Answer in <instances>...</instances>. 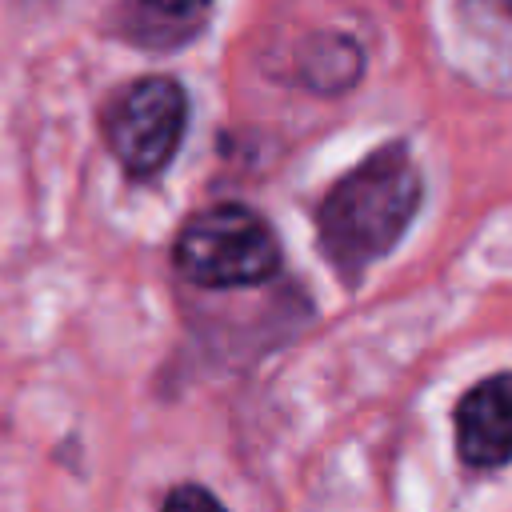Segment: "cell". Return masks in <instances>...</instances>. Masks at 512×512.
I'll use <instances>...</instances> for the list:
<instances>
[{"label":"cell","mask_w":512,"mask_h":512,"mask_svg":"<svg viewBox=\"0 0 512 512\" xmlns=\"http://www.w3.org/2000/svg\"><path fill=\"white\" fill-rule=\"evenodd\" d=\"M424 196L408 144L392 140L340 176L316 208V236L344 280H360L408 232Z\"/></svg>","instance_id":"obj_1"},{"label":"cell","mask_w":512,"mask_h":512,"mask_svg":"<svg viewBox=\"0 0 512 512\" xmlns=\"http://www.w3.org/2000/svg\"><path fill=\"white\" fill-rule=\"evenodd\" d=\"M184 280L200 288H248L264 284L280 268V244L268 220L244 204H216L196 212L172 248Z\"/></svg>","instance_id":"obj_2"},{"label":"cell","mask_w":512,"mask_h":512,"mask_svg":"<svg viewBox=\"0 0 512 512\" xmlns=\"http://www.w3.org/2000/svg\"><path fill=\"white\" fill-rule=\"evenodd\" d=\"M188 124V96L172 76H144L128 84L108 116L104 136L128 176H156L180 148Z\"/></svg>","instance_id":"obj_3"},{"label":"cell","mask_w":512,"mask_h":512,"mask_svg":"<svg viewBox=\"0 0 512 512\" xmlns=\"http://www.w3.org/2000/svg\"><path fill=\"white\" fill-rule=\"evenodd\" d=\"M456 452L480 472L504 468L512 460V372H496L460 396Z\"/></svg>","instance_id":"obj_4"},{"label":"cell","mask_w":512,"mask_h":512,"mask_svg":"<svg viewBox=\"0 0 512 512\" xmlns=\"http://www.w3.org/2000/svg\"><path fill=\"white\" fill-rule=\"evenodd\" d=\"M468 36L512 72V0H456Z\"/></svg>","instance_id":"obj_5"},{"label":"cell","mask_w":512,"mask_h":512,"mask_svg":"<svg viewBox=\"0 0 512 512\" xmlns=\"http://www.w3.org/2000/svg\"><path fill=\"white\" fill-rule=\"evenodd\" d=\"M160 512H228V508L208 488H200V484H176L164 496V508Z\"/></svg>","instance_id":"obj_6"},{"label":"cell","mask_w":512,"mask_h":512,"mask_svg":"<svg viewBox=\"0 0 512 512\" xmlns=\"http://www.w3.org/2000/svg\"><path fill=\"white\" fill-rule=\"evenodd\" d=\"M152 12H160V16H196V12H204L212 0H144Z\"/></svg>","instance_id":"obj_7"}]
</instances>
